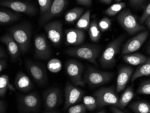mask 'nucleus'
I'll use <instances>...</instances> for the list:
<instances>
[{
    "instance_id": "nucleus-20",
    "label": "nucleus",
    "mask_w": 150,
    "mask_h": 113,
    "mask_svg": "<svg viewBox=\"0 0 150 113\" xmlns=\"http://www.w3.org/2000/svg\"><path fill=\"white\" fill-rule=\"evenodd\" d=\"M1 42L6 45L12 61H15L18 58L19 54V45L13 37L9 33H6L1 38Z\"/></svg>"
},
{
    "instance_id": "nucleus-47",
    "label": "nucleus",
    "mask_w": 150,
    "mask_h": 113,
    "mask_svg": "<svg viewBox=\"0 0 150 113\" xmlns=\"http://www.w3.org/2000/svg\"><path fill=\"white\" fill-rule=\"evenodd\" d=\"M97 113H106V111H105V110H104V109H102V110H100V111H98V112Z\"/></svg>"
},
{
    "instance_id": "nucleus-15",
    "label": "nucleus",
    "mask_w": 150,
    "mask_h": 113,
    "mask_svg": "<svg viewBox=\"0 0 150 113\" xmlns=\"http://www.w3.org/2000/svg\"><path fill=\"white\" fill-rule=\"evenodd\" d=\"M47 37L55 45L61 43L63 38V24L60 21H54L46 23L44 26Z\"/></svg>"
},
{
    "instance_id": "nucleus-48",
    "label": "nucleus",
    "mask_w": 150,
    "mask_h": 113,
    "mask_svg": "<svg viewBox=\"0 0 150 113\" xmlns=\"http://www.w3.org/2000/svg\"><path fill=\"white\" fill-rule=\"evenodd\" d=\"M122 0H115V2H117V3H118V2H120V1H121Z\"/></svg>"
},
{
    "instance_id": "nucleus-32",
    "label": "nucleus",
    "mask_w": 150,
    "mask_h": 113,
    "mask_svg": "<svg viewBox=\"0 0 150 113\" xmlns=\"http://www.w3.org/2000/svg\"><path fill=\"white\" fill-rule=\"evenodd\" d=\"M83 102L87 109L90 111L95 110L98 107L97 102L95 98L90 96H84Z\"/></svg>"
},
{
    "instance_id": "nucleus-44",
    "label": "nucleus",
    "mask_w": 150,
    "mask_h": 113,
    "mask_svg": "<svg viewBox=\"0 0 150 113\" xmlns=\"http://www.w3.org/2000/svg\"><path fill=\"white\" fill-rule=\"evenodd\" d=\"M144 23L148 29L150 31V16L146 18Z\"/></svg>"
},
{
    "instance_id": "nucleus-29",
    "label": "nucleus",
    "mask_w": 150,
    "mask_h": 113,
    "mask_svg": "<svg viewBox=\"0 0 150 113\" xmlns=\"http://www.w3.org/2000/svg\"><path fill=\"white\" fill-rule=\"evenodd\" d=\"M8 89L15 90L9 83V76L7 75H2L0 77V96L4 97Z\"/></svg>"
},
{
    "instance_id": "nucleus-10",
    "label": "nucleus",
    "mask_w": 150,
    "mask_h": 113,
    "mask_svg": "<svg viewBox=\"0 0 150 113\" xmlns=\"http://www.w3.org/2000/svg\"><path fill=\"white\" fill-rule=\"evenodd\" d=\"M85 92L83 90L76 87L69 82H67L64 89V96L65 98L64 109L67 111L70 106L81 101L84 97Z\"/></svg>"
},
{
    "instance_id": "nucleus-2",
    "label": "nucleus",
    "mask_w": 150,
    "mask_h": 113,
    "mask_svg": "<svg viewBox=\"0 0 150 113\" xmlns=\"http://www.w3.org/2000/svg\"><path fill=\"white\" fill-rule=\"evenodd\" d=\"M19 45L20 51L25 53L28 50L32 34L31 25L28 23L15 25L8 29Z\"/></svg>"
},
{
    "instance_id": "nucleus-42",
    "label": "nucleus",
    "mask_w": 150,
    "mask_h": 113,
    "mask_svg": "<svg viewBox=\"0 0 150 113\" xmlns=\"http://www.w3.org/2000/svg\"><path fill=\"white\" fill-rule=\"evenodd\" d=\"M111 111L114 113H126V111L125 110H122L117 106L112 105L111 107Z\"/></svg>"
},
{
    "instance_id": "nucleus-14",
    "label": "nucleus",
    "mask_w": 150,
    "mask_h": 113,
    "mask_svg": "<svg viewBox=\"0 0 150 113\" xmlns=\"http://www.w3.org/2000/svg\"><path fill=\"white\" fill-rule=\"evenodd\" d=\"M148 36V31H142L129 39L123 46L122 55L130 54L139 49L146 41Z\"/></svg>"
},
{
    "instance_id": "nucleus-19",
    "label": "nucleus",
    "mask_w": 150,
    "mask_h": 113,
    "mask_svg": "<svg viewBox=\"0 0 150 113\" xmlns=\"http://www.w3.org/2000/svg\"><path fill=\"white\" fill-rule=\"evenodd\" d=\"M15 84L18 90L24 93L29 92L34 87L31 79L22 71L19 72L16 75Z\"/></svg>"
},
{
    "instance_id": "nucleus-27",
    "label": "nucleus",
    "mask_w": 150,
    "mask_h": 113,
    "mask_svg": "<svg viewBox=\"0 0 150 113\" xmlns=\"http://www.w3.org/2000/svg\"><path fill=\"white\" fill-rule=\"evenodd\" d=\"M88 33L91 40L93 43H97L101 38V32L97 21L94 19L91 22L88 28Z\"/></svg>"
},
{
    "instance_id": "nucleus-39",
    "label": "nucleus",
    "mask_w": 150,
    "mask_h": 113,
    "mask_svg": "<svg viewBox=\"0 0 150 113\" xmlns=\"http://www.w3.org/2000/svg\"><path fill=\"white\" fill-rule=\"evenodd\" d=\"M78 4L86 7H90L92 4V0H76Z\"/></svg>"
},
{
    "instance_id": "nucleus-45",
    "label": "nucleus",
    "mask_w": 150,
    "mask_h": 113,
    "mask_svg": "<svg viewBox=\"0 0 150 113\" xmlns=\"http://www.w3.org/2000/svg\"><path fill=\"white\" fill-rule=\"evenodd\" d=\"M100 2H102V3H104L105 4H107V5H109L111 4L112 1V0H99Z\"/></svg>"
},
{
    "instance_id": "nucleus-8",
    "label": "nucleus",
    "mask_w": 150,
    "mask_h": 113,
    "mask_svg": "<svg viewBox=\"0 0 150 113\" xmlns=\"http://www.w3.org/2000/svg\"><path fill=\"white\" fill-rule=\"evenodd\" d=\"M62 97L58 88L52 87L43 93L44 113H58L57 109L61 102Z\"/></svg>"
},
{
    "instance_id": "nucleus-26",
    "label": "nucleus",
    "mask_w": 150,
    "mask_h": 113,
    "mask_svg": "<svg viewBox=\"0 0 150 113\" xmlns=\"http://www.w3.org/2000/svg\"><path fill=\"white\" fill-rule=\"evenodd\" d=\"M129 108L136 113H150V103L145 101H136L130 104Z\"/></svg>"
},
{
    "instance_id": "nucleus-41",
    "label": "nucleus",
    "mask_w": 150,
    "mask_h": 113,
    "mask_svg": "<svg viewBox=\"0 0 150 113\" xmlns=\"http://www.w3.org/2000/svg\"><path fill=\"white\" fill-rule=\"evenodd\" d=\"M7 66V60L4 58L0 59V72H1Z\"/></svg>"
},
{
    "instance_id": "nucleus-18",
    "label": "nucleus",
    "mask_w": 150,
    "mask_h": 113,
    "mask_svg": "<svg viewBox=\"0 0 150 113\" xmlns=\"http://www.w3.org/2000/svg\"><path fill=\"white\" fill-rule=\"evenodd\" d=\"M133 71V68L130 67H123L119 69L117 81V92H120L125 89L132 76Z\"/></svg>"
},
{
    "instance_id": "nucleus-5",
    "label": "nucleus",
    "mask_w": 150,
    "mask_h": 113,
    "mask_svg": "<svg viewBox=\"0 0 150 113\" xmlns=\"http://www.w3.org/2000/svg\"><path fill=\"white\" fill-rule=\"evenodd\" d=\"M40 106V97L37 92L20 95L18 97V108L20 113H38Z\"/></svg>"
},
{
    "instance_id": "nucleus-6",
    "label": "nucleus",
    "mask_w": 150,
    "mask_h": 113,
    "mask_svg": "<svg viewBox=\"0 0 150 113\" xmlns=\"http://www.w3.org/2000/svg\"><path fill=\"white\" fill-rule=\"evenodd\" d=\"M112 72L102 71L94 68L90 67L87 70L84 76V81L91 87H97L106 84L112 78Z\"/></svg>"
},
{
    "instance_id": "nucleus-4",
    "label": "nucleus",
    "mask_w": 150,
    "mask_h": 113,
    "mask_svg": "<svg viewBox=\"0 0 150 113\" xmlns=\"http://www.w3.org/2000/svg\"><path fill=\"white\" fill-rule=\"evenodd\" d=\"M117 21L121 27L130 35L146 29L144 26L139 23L137 17L129 10L121 11L117 17Z\"/></svg>"
},
{
    "instance_id": "nucleus-17",
    "label": "nucleus",
    "mask_w": 150,
    "mask_h": 113,
    "mask_svg": "<svg viewBox=\"0 0 150 113\" xmlns=\"http://www.w3.org/2000/svg\"><path fill=\"white\" fill-rule=\"evenodd\" d=\"M66 45H81L85 42L86 34L84 30L78 28H69L65 30Z\"/></svg>"
},
{
    "instance_id": "nucleus-7",
    "label": "nucleus",
    "mask_w": 150,
    "mask_h": 113,
    "mask_svg": "<svg viewBox=\"0 0 150 113\" xmlns=\"http://www.w3.org/2000/svg\"><path fill=\"white\" fill-rule=\"evenodd\" d=\"M94 96L97 102L98 107H103L107 105L117 106L119 97L113 87H102L95 91Z\"/></svg>"
},
{
    "instance_id": "nucleus-30",
    "label": "nucleus",
    "mask_w": 150,
    "mask_h": 113,
    "mask_svg": "<svg viewBox=\"0 0 150 113\" xmlns=\"http://www.w3.org/2000/svg\"><path fill=\"white\" fill-rule=\"evenodd\" d=\"M126 6L124 2H118L110 6L105 11V13L108 16H113L120 12Z\"/></svg>"
},
{
    "instance_id": "nucleus-25",
    "label": "nucleus",
    "mask_w": 150,
    "mask_h": 113,
    "mask_svg": "<svg viewBox=\"0 0 150 113\" xmlns=\"http://www.w3.org/2000/svg\"><path fill=\"white\" fill-rule=\"evenodd\" d=\"M84 11V9L82 7H74L67 11L65 16V21L67 23H73L81 18Z\"/></svg>"
},
{
    "instance_id": "nucleus-13",
    "label": "nucleus",
    "mask_w": 150,
    "mask_h": 113,
    "mask_svg": "<svg viewBox=\"0 0 150 113\" xmlns=\"http://www.w3.org/2000/svg\"><path fill=\"white\" fill-rule=\"evenodd\" d=\"M34 58L36 60H48L51 55V51L47 40L44 34H38L34 37Z\"/></svg>"
},
{
    "instance_id": "nucleus-22",
    "label": "nucleus",
    "mask_w": 150,
    "mask_h": 113,
    "mask_svg": "<svg viewBox=\"0 0 150 113\" xmlns=\"http://www.w3.org/2000/svg\"><path fill=\"white\" fill-rule=\"evenodd\" d=\"M134 96V89L132 86H129L125 89L119 98L117 107L120 109H124L130 102Z\"/></svg>"
},
{
    "instance_id": "nucleus-43",
    "label": "nucleus",
    "mask_w": 150,
    "mask_h": 113,
    "mask_svg": "<svg viewBox=\"0 0 150 113\" xmlns=\"http://www.w3.org/2000/svg\"><path fill=\"white\" fill-rule=\"evenodd\" d=\"M7 57L6 54L3 48L1 47L0 48V59L1 58H6Z\"/></svg>"
},
{
    "instance_id": "nucleus-49",
    "label": "nucleus",
    "mask_w": 150,
    "mask_h": 113,
    "mask_svg": "<svg viewBox=\"0 0 150 113\" xmlns=\"http://www.w3.org/2000/svg\"><path fill=\"white\" fill-rule=\"evenodd\" d=\"M27 1H30V0H27Z\"/></svg>"
},
{
    "instance_id": "nucleus-23",
    "label": "nucleus",
    "mask_w": 150,
    "mask_h": 113,
    "mask_svg": "<svg viewBox=\"0 0 150 113\" xmlns=\"http://www.w3.org/2000/svg\"><path fill=\"white\" fill-rule=\"evenodd\" d=\"M122 59L127 64L136 66L145 63L147 60V58L140 53H130L123 55Z\"/></svg>"
},
{
    "instance_id": "nucleus-38",
    "label": "nucleus",
    "mask_w": 150,
    "mask_h": 113,
    "mask_svg": "<svg viewBox=\"0 0 150 113\" xmlns=\"http://www.w3.org/2000/svg\"><path fill=\"white\" fill-rule=\"evenodd\" d=\"M146 0H129V3L133 7L140 8L144 6Z\"/></svg>"
},
{
    "instance_id": "nucleus-40",
    "label": "nucleus",
    "mask_w": 150,
    "mask_h": 113,
    "mask_svg": "<svg viewBox=\"0 0 150 113\" xmlns=\"http://www.w3.org/2000/svg\"><path fill=\"white\" fill-rule=\"evenodd\" d=\"M7 110L6 103L1 99L0 100V113H6Z\"/></svg>"
},
{
    "instance_id": "nucleus-31",
    "label": "nucleus",
    "mask_w": 150,
    "mask_h": 113,
    "mask_svg": "<svg viewBox=\"0 0 150 113\" xmlns=\"http://www.w3.org/2000/svg\"><path fill=\"white\" fill-rule=\"evenodd\" d=\"M62 68V62L57 58L51 59L47 64V68L50 72L57 73Z\"/></svg>"
},
{
    "instance_id": "nucleus-46",
    "label": "nucleus",
    "mask_w": 150,
    "mask_h": 113,
    "mask_svg": "<svg viewBox=\"0 0 150 113\" xmlns=\"http://www.w3.org/2000/svg\"><path fill=\"white\" fill-rule=\"evenodd\" d=\"M147 52L149 54V55H150V42L148 45V48H147Z\"/></svg>"
},
{
    "instance_id": "nucleus-36",
    "label": "nucleus",
    "mask_w": 150,
    "mask_h": 113,
    "mask_svg": "<svg viewBox=\"0 0 150 113\" xmlns=\"http://www.w3.org/2000/svg\"><path fill=\"white\" fill-rule=\"evenodd\" d=\"M40 6V13L41 16L47 11L50 7L52 0H38Z\"/></svg>"
},
{
    "instance_id": "nucleus-28",
    "label": "nucleus",
    "mask_w": 150,
    "mask_h": 113,
    "mask_svg": "<svg viewBox=\"0 0 150 113\" xmlns=\"http://www.w3.org/2000/svg\"><path fill=\"white\" fill-rule=\"evenodd\" d=\"M91 10H88L81 17L76 25V28L78 29H82L87 31L90 27V16Z\"/></svg>"
},
{
    "instance_id": "nucleus-1",
    "label": "nucleus",
    "mask_w": 150,
    "mask_h": 113,
    "mask_svg": "<svg viewBox=\"0 0 150 113\" xmlns=\"http://www.w3.org/2000/svg\"><path fill=\"white\" fill-rule=\"evenodd\" d=\"M101 48L96 45L84 44L66 50L67 55L83 59L98 67L96 59L99 56Z\"/></svg>"
},
{
    "instance_id": "nucleus-21",
    "label": "nucleus",
    "mask_w": 150,
    "mask_h": 113,
    "mask_svg": "<svg viewBox=\"0 0 150 113\" xmlns=\"http://www.w3.org/2000/svg\"><path fill=\"white\" fill-rule=\"evenodd\" d=\"M150 75V58H147L145 63L140 65L131 76V82H134L136 79L142 77Z\"/></svg>"
},
{
    "instance_id": "nucleus-3",
    "label": "nucleus",
    "mask_w": 150,
    "mask_h": 113,
    "mask_svg": "<svg viewBox=\"0 0 150 113\" xmlns=\"http://www.w3.org/2000/svg\"><path fill=\"white\" fill-rule=\"evenodd\" d=\"M125 37L126 35L123 34L115 39L107 45L99 60L103 68H110L115 64V56L119 52L120 45L124 41Z\"/></svg>"
},
{
    "instance_id": "nucleus-24",
    "label": "nucleus",
    "mask_w": 150,
    "mask_h": 113,
    "mask_svg": "<svg viewBox=\"0 0 150 113\" xmlns=\"http://www.w3.org/2000/svg\"><path fill=\"white\" fill-rule=\"evenodd\" d=\"M20 15L8 10H1L0 11V23L2 24H8L16 21L19 19Z\"/></svg>"
},
{
    "instance_id": "nucleus-9",
    "label": "nucleus",
    "mask_w": 150,
    "mask_h": 113,
    "mask_svg": "<svg viewBox=\"0 0 150 113\" xmlns=\"http://www.w3.org/2000/svg\"><path fill=\"white\" fill-rule=\"evenodd\" d=\"M65 70L73 85L81 87L85 86L86 83L82 77L83 66L81 63L74 60H69L66 63Z\"/></svg>"
},
{
    "instance_id": "nucleus-34",
    "label": "nucleus",
    "mask_w": 150,
    "mask_h": 113,
    "mask_svg": "<svg viewBox=\"0 0 150 113\" xmlns=\"http://www.w3.org/2000/svg\"><path fill=\"white\" fill-rule=\"evenodd\" d=\"M98 24L100 31L104 32L110 29L112 25V22L108 18L104 17L98 22Z\"/></svg>"
},
{
    "instance_id": "nucleus-35",
    "label": "nucleus",
    "mask_w": 150,
    "mask_h": 113,
    "mask_svg": "<svg viewBox=\"0 0 150 113\" xmlns=\"http://www.w3.org/2000/svg\"><path fill=\"white\" fill-rule=\"evenodd\" d=\"M86 107L84 104L72 105L68 108L67 110V112L68 113H85L87 111Z\"/></svg>"
},
{
    "instance_id": "nucleus-11",
    "label": "nucleus",
    "mask_w": 150,
    "mask_h": 113,
    "mask_svg": "<svg viewBox=\"0 0 150 113\" xmlns=\"http://www.w3.org/2000/svg\"><path fill=\"white\" fill-rule=\"evenodd\" d=\"M1 6L8 7L17 12L22 13L28 16H34L37 12L36 7L30 3L18 0H1Z\"/></svg>"
},
{
    "instance_id": "nucleus-37",
    "label": "nucleus",
    "mask_w": 150,
    "mask_h": 113,
    "mask_svg": "<svg viewBox=\"0 0 150 113\" xmlns=\"http://www.w3.org/2000/svg\"><path fill=\"white\" fill-rule=\"evenodd\" d=\"M150 16V2L144 9V12L139 19V22L141 24L144 23L146 18Z\"/></svg>"
},
{
    "instance_id": "nucleus-33",
    "label": "nucleus",
    "mask_w": 150,
    "mask_h": 113,
    "mask_svg": "<svg viewBox=\"0 0 150 113\" xmlns=\"http://www.w3.org/2000/svg\"><path fill=\"white\" fill-rule=\"evenodd\" d=\"M137 93L142 95H150V79L141 83L137 89Z\"/></svg>"
},
{
    "instance_id": "nucleus-12",
    "label": "nucleus",
    "mask_w": 150,
    "mask_h": 113,
    "mask_svg": "<svg viewBox=\"0 0 150 113\" xmlns=\"http://www.w3.org/2000/svg\"><path fill=\"white\" fill-rule=\"evenodd\" d=\"M69 4V0H52L49 9L39 19L40 25L47 23L53 18L57 16L64 11Z\"/></svg>"
},
{
    "instance_id": "nucleus-16",
    "label": "nucleus",
    "mask_w": 150,
    "mask_h": 113,
    "mask_svg": "<svg viewBox=\"0 0 150 113\" xmlns=\"http://www.w3.org/2000/svg\"><path fill=\"white\" fill-rule=\"evenodd\" d=\"M26 66L30 75L36 82L40 86H43L47 81V75L45 70L38 63L30 60L26 62Z\"/></svg>"
}]
</instances>
